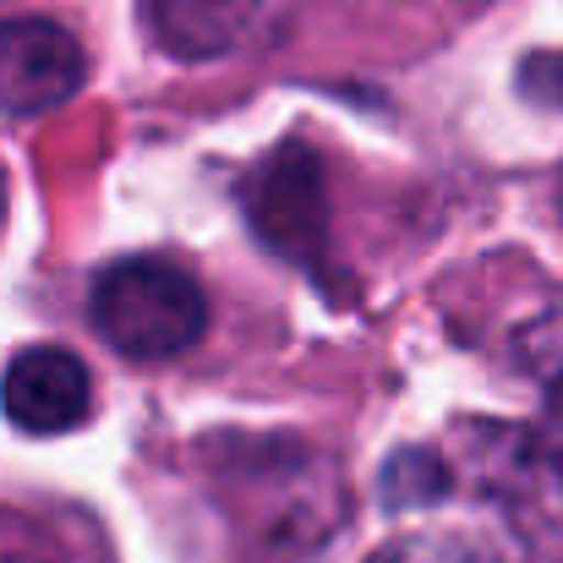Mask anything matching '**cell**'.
Segmentation results:
<instances>
[{
	"mask_svg": "<svg viewBox=\"0 0 563 563\" xmlns=\"http://www.w3.org/2000/svg\"><path fill=\"white\" fill-rule=\"evenodd\" d=\"M219 493H235L257 509L263 542L318 548L345 515L340 465L301 438H224L208 449Z\"/></svg>",
	"mask_w": 563,
	"mask_h": 563,
	"instance_id": "6da1fadb",
	"label": "cell"
},
{
	"mask_svg": "<svg viewBox=\"0 0 563 563\" xmlns=\"http://www.w3.org/2000/svg\"><path fill=\"white\" fill-rule=\"evenodd\" d=\"M460 476L504 520L520 563H563V438L537 427H471Z\"/></svg>",
	"mask_w": 563,
	"mask_h": 563,
	"instance_id": "7a4b0ae2",
	"label": "cell"
},
{
	"mask_svg": "<svg viewBox=\"0 0 563 563\" xmlns=\"http://www.w3.org/2000/svg\"><path fill=\"white\" fill-rule=\"evenodd\" d=\"M93 329L110 351L132 362H170L191 351L208 329V296L181 263L170 257H121L88 290Z\"/></svg>",
	"mask_w": 563,
	"mask_h": 563,
	"instance_id": "3957f363",
	"label": "cell"
},
{
	"mask_svg": "<svg viewBox=\"0 0 563 563\" xmlns=\"http://www.w3.org/2000/svg\"><path fill=\"white\" fill-rule=\"evenodd\" d=\"M252 230L290 263L318 268L323 263V165L312 148L285 143L274 159L252 170L241 191Z\"/></svg>",
	"mask_w": 563,
	"mask_h": 563,
	"instance_id": "277c9868",
	"label": "cell"
},
{
	"mask_svg": "<svg viewBox=\"0 0 563 563\" xmlns=\"http://www.w3.org/2000/svg\"><path fill=\"white\" fill-rule=\"evenodd\" d=\"M88 77L82 44L49 16H11L0 22V110L38 115L66 104Z\"/></svg>",
	"mask_w": 563,
	"mask_h": 563,
	"instance_id": "5b68a950",
	"label": "cell"
},
{
	"mask_svg": "<svg viewBox=\"0 0 563 563\" xmlns=\"http://www.w3.org/2000/svg\"><path fill=\"white\" fill-rule=\"evenodd\" d=\"M0 410L11 427L38 438L71 432L93 410V377L66 345H27L0 373Z\"/></svg>",
	"mask_w": 563,
	"mask_h": 563,
	"instance_id": "8992f818",
	"label": "cell"
},
{
	"mask_svg": "<svg viewBox=\"0 0 563 563\" xmlns=\"http://www.w3.org/2000/svg\"><path fill=\"white\" fill-rule=\"evenodd\" d=\"M263 0H154V33L181 60H219L252 38Z\"/></svg>",
	"mask_w": 563,
	"mask_h": 563,
	"instance_id": "52a82bcc",
	"label": "cell"
},
{
	"mask_svg": "<svg viewBox=\"0 0 563 563\" xmlns=\"http://www.w3.org/2000/svg\"><path fill=\"white\" fill-rule=\"evenodd\" d=\"M367 563H520V559L509 553V542H493V537H476V531H416V537H394Z\"/></svg>",
	"mask_w": 563,
	"mask_h": 563,
	"instance_id": "ba28073f",
	"label": "cell"
},
{
	"mask_svg": "<svg viewBox=\"0 0 563 563\" xmlns=\"http://www.w3.org/2000/svg\"><path fill=\"white\" fill-rule=\"evenodd\" d=\"M515 362L553 405H563V296L515 329Z\"/></svg>",
	"mask_w": 563,
	"mask_h": 563,
	"instance_id": "9c48e42d",
	"label": "cell"
},
{
	"mask_svg": "<svg viewBox=\"0 0 563 563\" xmlns=\"http://www.w3.org/2000/svg\"><path fill=\"white\" fill-rule=\"evenodd\" d=\"M520 93L537 99V104H553L563 110V49H542L520 66Z\"/></svg>",
	"mask_w": 563,
	"mask_h": 563,
	"instance_id": "30bf717a",
	"label": "cell"
},
{
	"mask_svg": "<svg viewBox=\"0 0 563 563\" xmlns=\"http://www.w3.org/2000/svg\"><path fill=\"white\" fill-rule=\"evenodd\" d=\"M0 208H5V187H0Z\"/></svg>",
	"mask_w": 563,
	"mask_h": 563,
	"instance_id": "8fae6325",
	"label": "cell"
}]
</instances>
